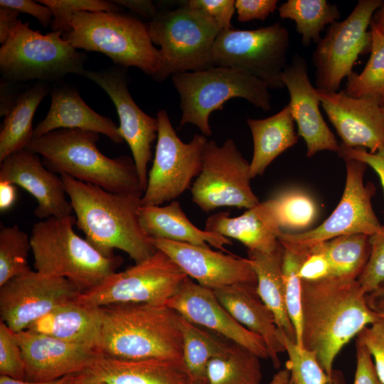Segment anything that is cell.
<instances>
[{"label":"cell","mask_w":384,"mask_h":384,"mask_svg":"<svg viewBox=\"0 0 384 384\" xmlns=\"http://www.w3.org/2000/svg\"><path fill=\"white\" fill-rule=\"evenodd\" d=\"M302 346L314 351L334 384L333 363L342 348L379 319L358 280H302Z\"/></svg>","instance_id":"6da1fadb"},{"label":"cell","mask_w":384,"mask_h":384,"mask_svg":"<svg viewBox=\"0 0 384 384\" xmlns=\"http://www.w3.org/2000/svg\"><path fill=\"white\" fill-rule=\"evenodd\" d=\"M60 177L75 214L76 225L101 254L112 257L114 250L118 249L138 263L156 252L140 224L141 197L112 193L65 174Z\"/></svg>","instance_id":"7a4b0ae2"},{"label":"cell","mask_w":384,"mask_h":384,"mask_svg":"<svg viewBox=\"0 0 384 384\" xmlns=\"http://www.w3.org/2000/svg\"><path fill=\"white\" fill-rule=\"evenodd\" d=\"M100 308L96 350L124 360H182L178 314L164 304H122Z\"/></svg>","instance_id":"3957f363"},{"label":"cell","mask_w":384,"mask_h":384,"mask_svg":"<svg viewBox=\"0 0 384 384\" xmlns=\"http://www.w3.org/2000/svg\"><path fill=\"white\" fill-rule=\"evenodd\" d=\"M99 134L78 129H62L32 139L25 149L41 156L51 172L65 174L114 193L142 197L133 159L109 158L97 146Z\"/></svg>","instance_id":"277c9868"},{"label":"cell","mask_w":384,"mask_h":384,"mask_svg":"<svg viewBox=\"0 0 384 384\" xmlns=\"http://www.w3.org/2000/svg\"><path fill=\"white\" fill-rule=\"evenodd\" d=\"M75 225L73 215L50 217L35 223L29 238L36 271L65 278L84 292L116 272L123 259L101 254L75 233Z\"/></svg>","instance_id":"5b68a950"},{"label":"cell","mask_w":384,"mask_h":384,"mask_svg":"<svg viewBox=\"0 0 384 384\" xmlns=\"http://www.w3.org/2000/svg\"><path fill=\"white\" fill-rule=\"evenodd\" d=\"M76 49L102 53L122 67H136L157 80L160 51L152 43L146 23L119 12H79L63 35Z\"/></svg>","instance_id":"8992f818"},{"label":"cell","mask_w":384,"mask_h":384,"mask_svg":"<svg viewBox=\"0 0 384 384\" xmlns=\"http://www.w3.org/2000/svg\"><path fill=\"white\" fill-rule=\"evenodd\" d=\"M180 97L181 126L196 125L204 136H210V114L223 110L224 103L235 97L247 100L264 111L271 109V95L265 82L232 68L213 66L171 76Z\"/></svg>","instance_id":"52a82bcc"},{"label":"cell","mask_w":384,"mask_h":384,"mask_svg":"<svg viewBox=\"0 0 384 384\" xmlns=\"http://www.w3.org/2000/svg\"><path fill=\"white\" fill-rule=\"evenodd\" d=\"M153 43L160 46L161 70L157 81L214 66L213 48L221 28L210 18L183 3L146 23Z\"/></svg>","instance_id":"ba28073f"},{"label":"cell","mask_w":384,"mask_h":384,"mask_svg":"<svg viewBox=\"0 0 384 384\" xmlns=\"http://www.w3.org/2000/svg\"><path fill=\"white\" fill-rule=\"evenodd\" d=\"M85 57L60 31L42 34L19 20L0 48V71L10 82H47L68 74L83 75Z\"/></svg>","instance_id":"9c48e42d"},{"label":"cell","mask_w":384,"mask_h":384,"mask_svg":"<svg viewBox=\"0 0 384 384\" xmlns=\"http://www.w3.org/2000/svg\"><path fill=\"white\" fill-rule=\"evenodd\" d=\"M187 277L166 254L157 250L149 258L80 292L75 302L90 307L130 303L164 304Z\"/></svg>","instance_id":"30bf717a"},{"label":"cell","mask_w":384,"mask_h":384,"mask_svg":"<svg viewBox=\"0 0 384 384\" xmlns=\"http://www.w3.org/2000/svg\"><path fill=\"white\" fill-rule=\"evenodd\" d=\"M289 45V32L279 22L254 30H222L214 43L213 62L245 71L269 89H282Z\"/></svg>","instance_id":"8fae6325"},{"label":"cell","mask_w":384,"mask_h":384,"mask_svg":"<svg viewBox=\"0 0 384 384\" xmlns=\"http://www.w3.org/2000/svg\"><path fill=\"white\" fill-rule=\"evenodd\" d=\"M157 142L142 206H161L173 201L197 178L202 168V155L208 139L195 134L188 143L183 142L173 128L165 110L156 114Z\"/></svg>","instance_id":"7c38bea8"},{"label":"cell","mask_w":384,"mask_h":384,"mask_svg":"<svg viewBox=\"0 0 384 384\" xmlns=\"http://www.w3.org/2000/svg\"><path fill=\"white\" fill-rule=\"evenodd\" d=\"M383 2L359 0L347 18L330 25L312 54L316 89L338 92L342 80L353 72L358 56L370 50L372 37L368 28Z\"/></svg>","instance_id":"4fadbf2b"},{"label":"cell","mask_w":384,"mask_h":384,"mask_svg":"<svg viewBox=\"0 0 384 384\" xmlns=\"http://www.w3.org/2000/svg\"><path fill=\"white\" fill-rule=\"evenodd\" d=\"M250 163L233 139L221 146L208 141L202 155V168L191 188L192 201L202 210L219 207L250 209L260 202L250 186Z\"/></svg>","instance_id":"5bb4252c"},{"label":"cell","mask_w":384,"mask_h":384,"mask_svg":"<svg viewBox=\"0 0 384 384\" xmlns=\"http://www.w3.org/2000/svg\"><path fill=\"white\" fill-rule=\"evenodd\" d=\"M346 184L342 197L331 214L319 226L301 233L282 232L279 241L307 247L349 234L371 235L380 228L371 200L375 188L364 183L367 165L362 161L345 160Z\"/></svg>","instance_id":"9a60e30c"},{"label":"cell","mask_w":384,"mask_h":384,"mask_svg":"<svg viewBox=\"0 0 384 384\" xmlns=\"http://www.w3.org/2000/svg\"><path fill=\"white\" fill-rule=\"evenodd\" d=\"M80 293L65 278L31 270L0 287L1 321L14 332L26 330L54 308L75 300Z\"/></svg>","instance_id":"2e32d148"},{"label":"cell","mask_w":384,"mask_h":384,"mask_svg":"<svg viewBox=\"0 0 384 384\" xmlns=\"http://www.w3.org/2000/svg\"><path fill=\"white\" fill-rule=\"evenodd\" d=\"M82 76L102 88L113 102L119 119L121 136L131 149L144 192L148 180L147 166L152 158L151 146L157 138L156 117L148 115L136 104L128 90L127 74L122 68L85 70Z\"/></svg>","instance_id":"e0dca14e"},{"label":"cell","mask_w":384,"mask_h":384,"mask_svg":"<svg viewBox=\"0 0 384 384\" xmlns=\"http://www.w3.org/2000/svg\"><path fill=\"white\" fill-rule=\"evenodd\" d=\"M164 305L191 322L247 348L260 358H270L263 338L237 321L212 289L200 285L189 277Z\"/></svg>","instance_id":"ac0fdd59"},{"label":"cell","mask_w":384,"mask_h":384,"mask_svg":"<svg viewBox=\"0 0 384 384\" xmlns=\"http://www.w3.org/2000/svg\"><path fill=\"white\" fill-rule=\"evenodd\" d=\"M151 242L203 287L215 290L238 284H257V277L248 258L165 239L151 238Z\"/></svg>","instance_id":"d6986e66"},{"label":"cell","mask_w":384,"mask_h":384,"mask_svg":"<svg viewBox=\"0 0 384 384\" xmlns=\"http://www.w3.org/2000/svg\"><path fill=\"white\" fill-rule=\"evenodd\" d=\"M26 368L25 380L48 381L79 374L101 355L95 348L30 330L15 332Z\"/></svg>","instance_id":"ffe728a7"},{"label":"cell","mask_w":384,"mask_h":384,"mask_svg":"<svg viewBox=\"0 0 384 384\" xmlns=\"http://www.w3.org/2000/svg\"><path fill=\"white\" fill-rule=\"evenodd\" d=\"M321 105L335 127L342 144L374 153L384 145V120L380 102L353 97L344 90L316 89Z\"/></svg>","instance_id":"44dd1931"},{"label":"cell","mask_w":384,"mask_h":384,"mask_svg":"<svg viewBox=\"0 0 384 384\" xmlns=\"http://www.w3.org/2000/svg\"><path fill=\"white\" fill-rule=\"evenodd\" d=\"M281 80L288 90L289 105L297 124V134L306 143V156L312 157L321 151L338 152L340 144L321 113L320 98L310 81L306 60L295 53L284 69Z\"/></svg>","instance_id":"7402d4cb"},{"label":"cell","mask_w":384,"mask_h":384,"mask_svg":"<svg viewBox=\"0 0 384 384\" xmlns=\"http://www.w3.org/2000/svg\"><path fill=\"white\" fill-rule=\"evenodd\" d=\"M0 181L18 185L36 200L34 215L40 219L73 215L60 176L49 171L40 156L23 149L0 162Z\"/></svg>","instance_id":"603a6c76"},{"label":"cell","mask_w":384,"mask_h":384,"mask_svg":"<svg viewBox=\"0 0 384 384\" xmlns=\"http://www.w3.org/2000/svg\"><path fill=\"white\" fill-rule=\"evenodd\" d=\"M76 384H192L183 361L124 360L100 355Z\"/></svg>","instance_id":"cb8c5ba5"},{"label":"cell","mask_w":384,"mask_h":384,"mask_svg":"<svg viewBox=\"0 0 384 384\" xmlns=\"http://www.w3.org/2000/svg\"><path fill=\"white\" fill-rule=\"evenodd\" d=\"M213 291L237 321L263 338L270 359L279 368V355L285 348L279 338L274 314L258 295L257 284H238Z\"/></svg>","instance_id":"d4e9b609"},{"label":"cell","mask_w":384,"mask_h":384,"mask_svg":"<svg viewBox=\"0 0 384 384\" xmlns=\"http://www.w3.org/2000/svg\"><path fill=\"white\" fill-rule=\"evenodd\" d=\"M50 107L33 131V138L62 129H78L102 134L116 144L122 143L119 127L110 118L92 110L74 88L55 87L50 92Z\"/></svg>","instance_id":"484cf974"},{"label":"cell","mask_w":384,"mask_h":384,"mask_svg":"<svg viewBox=\"0 0 384 384\" xmlns=\"http://www.w3.org/2000/svg\"><path fill=\"white\" fill-rule=\"evenodd\" d=\"M204 230L238 240L248 251L262 252H272L280 245L278 238L282 232L265 201L238 217L223 211L213 214L207 218Z\"/></svg>","instance_id":"4316f807"},{"label":"cell","mask_w":384,"mask_h":384,"mask_svg":"<svg viewBox=\"0 0 384 384\" xmlns=\"http://www.w3.org/2000/svg\"><path fill=\"white\" fill-rule=\"evenodd\" d=\"M139 215L142 228L151 238L203 247H210V245L224 252H227L225 245L232 244L228 238L197 228L189 220L176 201L165 206H141Z\"/></svg>","instance_id":"83f0119b"},{"label":"cell","mask_w":384,"mask_h":384,"mask_svg":"<svg viewBox=\"0 0 384 384\" xmlns=\"http://www.w3.org/2000/svg\"><path fill=\"white\" fill-rule=\"evenodd\" d=\"M100 324V307L86 306L73 300L54 308L26 330L96 349Z\"/></svg>","instance_id":"f1b7e54d"},{"label":"cell","mask_w":384,"mask_h":384,"mask_svg":"<svg viewBox=\"0 0 384 384\" xmlns=\"http://www.w3.org/2000/svg\"><path fill=\"white\" fill-rule=\"evenodd\" d=\"M294 122L289 104L269 117L247 119L253 141V154L250 162L252 178L262 175L278 156L297 143Z\"/></svg>","instance_id":"f546056e"},{"label":"cell","mask_w":384,"mask_h":384,"mask_svg":"<svg viewBox=\"0 0 384 384\" xmlns=\"http://www.w3.org/2000/svg\"><path fill=\"white\" fill-rule=\"evenodd\" d=\"M283 247L262 252L248 251V260L257 277V292L274 314L277 329L296 342L294 328L288 315L282 274Z\"/></svg>","instance_id":"4dcf8cb0"},{"label":"cell","mask_w":384,"mask_h":384,"mask_svg":"<svg viewBox=\"0 0 384 384\" xmlns=\"http://www.w3.org/2000/svg\"><path fill=\"white\" fill-rule=\"evenodd\" d=\"M50 92L47 82L38 81L19 95L4 117L0 132V162L25 149L33 138L32 121L36 110Z\"/></svg>","instance_id":"1f68e13d"},{"label":"cell","mask_w":384,"mask_h":384,"mask_svg":"<svg viewBox=\"0 0 384 384\" xmlns=\"http://www.w3.org/2000/svg\"><path fill=\"white\" fill-rule=\"evenodd\" d=\"M178 321L182 336V360L191 382L206 384L209 361L221 353L231 341L191 322L179 314Z\"/></svg>","instance_id":"d6a6232c"},{"label":"cell","mask_w":384,"mask_h":384,"mask_svg":"<svg viewBox=\"0 0 384 384\" xmlns=\"http://www.w3.org/2000/svg\"><path fill=\"white\" fill-rule=\"evenodd\" d=\"M260 357L247 348L230 342L213 357L206 368V384H260Z\"/></svg>","instance_id":"836d02e7"},{"label":"cell","mask_w":384,"mask_h":384,"mask_svg":"<svg viewBox=\"0 0 384 384\" xmlns=\"http://www.w3.org/2000/svg\"><path fill=\"white\" fill-rule=\"evenodd\" d=\"M277 9L282 18L295 23L304 46L317 43L325 26L337 21L341 16L337 5L326 0H288Z\"/></svg>","instance_id":"e575fe53"},{"label":"cell","mask_w":384,"mask_h":384,"mask_svg":"<svg viewBox=\"0 0 384 384\" xmlns=\"http://www.w3.org/2000/svg\"><path fill=\"white\" fill-rule=\"evenodd\" d=\"M319 244L329 261L332 277L358 279L370 257L369 235L360 233L344 235Z\"/></svg>","instance_id":"d590c367"},{"label":"cell","mask_w":384,"mask_h":384,"mask_svg":"<svg viewBox=\"0 0 384 384\" xmlns=\"http://www.w3.org/2000/svg\"><path fill=\"white\" fill-rule=\"evenodd\" d=\"M274 223L283 230L304 232L318 216L314 199L297 188L284 189L265 201Z\"/></svg>","instance_id":"8d00e7d4"},{"label":"cell","mask_w":384,"mask_h":384,"mask_svg":"<svg viewBox=\"0 0 384 384\" xmlns=\"http://www.w3.org/2000/svg\"><path fill=\"white\" fill-rule=\"evenodd\" d=\"M372 42L370 55L360 73L353 72L348 78L344 92L353 97H370L384 103V36L370 25Z\"/></svg>","instance_id":"74e56055"},{"label":"cell","mask_w":384,"mask_h":384,"mask_svg":"<svg viewBox=\"0 0 384 384\" xmlns=\"http://www.w3.org/2000/svg\"><path fill=\"white\" fill-rule=\"evenodd\" d=\"M279 242L283 247L282 274L287 309L294 328L296 343L302 347V280L299 276V270L306 255V250L304 247L289 242Z\"/></svg>","instance_id":"f35d334b"},{"label":"cell","mask_w":384,"mask_h":384,"mask_svg":"<svg viewBox=\"0 0 384 384\" xmlns=\"http://www.w3.org/2000/svg\"><path fill=\"white\" fill-rule=\"evenodd\" d=\"M30 250V238L18 225L3 226L1 228L0 287L31 270L28 263Z\"/></svg>","instance_id":"ab89813d"},{"label":"cell","mask_w":384,"mask_h":384,"mask_svg":"<svg viewBox=\"0 0 384 384\" xmlns=\"http://www.w3.org/2000/svg\"><path fill=\"white\" fill-rule=\"evenodd\" d=\"M278 336L288 355L286 368L293 384H329L328 377L314 351L299 346L279 329Z\"/></svg>","instance_id":"60d3db41"},{"label":"cell","mask_w":384,"mask_h":384,"mask_svg":"<svg viewBox=\"0 0 384 384\" xmlns=\"http://www.w3.org/2000/svg\"><path fill=\"white\" fill-rule=\"evenodd\" d=\"M53 14L50 25L53 31L63 35L70 30L71 17L79 12H119L122 6L114 1L105 0H40Z\"/></svg>","instance_id":"b9f144b4"},{"label":"cell","mask_w":384,"mask_h":384,"mask_svg":"<svg viewBox=\"0 0 384 384\" xmlns=\"http://www.w3.org/2000/svg\"><path fill=\"white\" fill-rule=\"evenodd\" d=\"M0 374L25 380L26 368L16 334L4 322H0Z\"/></svg>","instance_id":"7bdbcfd3"},{"label":"cell","mask_w":384,"mask_h":384,"mask_svg":"<svg viewBox=\"0 0 384 384\" xmlns=\"http://www.w3.org/2000/svg\"><path fill=\"white\" fill-rule=\"evenodd\" d=\"M370 245L368 261L357 279L366 294L375 290L384 282V223L370 235Z\"/></svg>","instance_id":"ee69618b"},{"label":"cell","mask_w":384,"mask_h":384,"mask_svg":"<svg viewBox=\"0 0 384 384\" xmlns=\"http://www.w3.org/2000/svg\"><path fill=\"white\" fill-rule=\"evenodd\" d=\"M357 338L366 346L382 384H384V319L378 320L366 327Z\"/></svg>","instance_id":"f6af8a7d"},{"label":"cell","mask_w":384,"mask_h":384,"mask_svg":"<svg viewBox=\"0 0 384 384\" xmlns=\"http://www.w3.org/2000/svg\"><path fill=\"white\" fill-rule=\"evenodd\" d=\"M234 0H189L183 1L187 6L200 11L221 28H232L231 20L235 11Z\"/></svg>","instance_id":"bcb514c9"},{"label":"cell","mask_w":384,"mask_h":384,"mask_svg":"<svg viewBox=\"0 0 384 384\" xmlns=\"http://www.w3.org/2000/svg\"><path fill=\"white\" fill-rule=\"evenodd\" d=\"M304 247L306 250V255L299 270V276L302 280L317 281L331 277L329 261L320 244Z\"/></svg>","instance_id":"7dc6e473"},{"label":"cell","mask_w":384,"mask_h":384,"mask_svg":"<svg viewBox=\"0 0 384 384\" xmlns=\"http://www.w3.org/2000/svg\"><path fill=\"white\" fill-rule=\"evenodd\" d=\"M337 153L344 161L358 160L371 167L378 176L384 191V145L370 153L363 148H351L341 144Z\"/></svg>","instance_id":"c3c4849f"},{"label":"cell","mask_w":384,"mask_h":384,"mask_svg":"<svg viewBox=\"0 0 384 384\" xmlns=\"http://www.w3.org/2000/svg\"><path fill=\"white\" fill-rule=\"evenodd\" d=\"M277 0H236L238 20L240 22L265 21L277 9Z\"/></svg>","instance_id":"681fc988"},{"label":"cell","mask_w":384,"mask_h":384,"mask_svg":"<svg viewBox=\"0 0 384 384\" xmlns=\"http://www.w3.org/2000/svg\"><path fill=\"white\" fill-rule=\"evenodd\" d=\"M353 384H382L366 346L357 338L356 368Z\"/></svg>","instance_id":"f907efd6"},{"label":"cell","mask_w":384,"mask_h":384,"mask_svg":"<svg viewBox=\"0 0 384 384\" xmlns=\"http://www.w3.org/2000/svg\"><path fill=\"white\" fill-rule=\"evenodd\" d=\"M0 6L16 9L36 18L45 28L51 25L53 14L46 6L31 0H1Z\"/></svg>","instance_id":"816d5d0a"},{"label":"cell","mask_w":384,"mask_h":384,"mask_svg":"<svg viewBox=\"0 0 384 384\" xmlns=\"http://www.w3.org/2000/svg\"><path fill=\"white\" fill-rule=\"evenodd\" d=\"M20 12L11 7L0 6V42L4 44L17 26Z\"/></svg>","instance_id":"f5cc1de1"},{"label":"cell","mask_w":384,"mask_h":384,"mask_svg":"<svg viewBox=\"0 0 384 384\" xmlns=\"http://www.w3.org/2000/svg\"><path fill=\"white\" fill-rule=\"evenodd\" d=\"M121 6H124L138 14L152 20L159 11L152 1L149 0H117L114 1Z\"/></svg>","instance_id":"db71d44e"},{"label":"cell","mask_w":384,"mask_h":384,"mask_svg":"<svg viewBox=\"0 0 384 384\" xmlns=\"http://www.w3.org/2000/svg\"><path fill=\"white\" fill-rule=\"evenodd\" d=\"M16 199V185L0 181V210L4 212L10 209Z\"/></svg>","instance_id":"11a10c76"},{"label":"cell","mask_w":384,"mask_h":384,"mask_svg":"<svg viewBox=\"0 0 384 384\" xmlns=\"http://www.w3.org/2000/svg\"><path fill=\"white\" fill-rule=\"evenodd\" d=\"M367 302L379 318L384 319V282L373 292L366 294Z\"/></svg>","instance_id":"9f6ffc18"},{"label":"cell","mask_w":384,"mask_h":384,"mask_svg":"<svg viewBox=\"0 0 384 384\" xmlns=\"http://www.w3.org/2000/svg\"><path fill=\"white\" fill-rule=\"evenodd\" d=\"M77 375H70L53 380L28 381L14 379L0 375V384H76Z\"/></svg>","instance_id":"6f0895ef"},{"label":"cell","mask_w":384,"mask_h":384,"mask_svg":"<svg viewBox=\"0 0 384 384\" xmlns=\"http://www.w3.org/2000/svg\"><path fill=\"white\" fill-rule=\"evenodd\" d=\"M370 25L384 36V1L373 14Z\"/></svg>","instance_id":"680465c9"},{"label":"cell","mask_w":384,"mask_h":384,"mask_svg":"<svg viewBox=\"0 0 384 384\" xmlns=\"http://www.w3.org/2000/svg\"><path fill=\"white\" fill-rule=\"evenodd\" d=\"M289 380L290 372L288 368H285L275 373L267 384H288Z\"/></svg>","instance_id":"91938a15"},{"label":"cell","mask_w":384,"mask_h":384,"mask_svg":"<svg viewBox=\"0 0 384 384\" xmlns=\"http://www.w3.org/2000/svg\"><path fill=\"white\" fill-rule=\"evenodd\" d=\"M381 111H382L383 120H384V103L381 105Z\"/></svg>","instance_id":"94428289"},{"label":"cell","mask_w":384,"mask_h":384,"mask_svg":"<svg viewBox=\"0 0 384 384\" xmlns=\"http://www.w3.org/2000/svg\"><path fill=\"white\" fill-rule=\"evenodd\" d=\"M288 384H293L292 381L291 380V379L289 380Z\"/></svg>","instance_id":"6125c7cd"}]
</instances>
